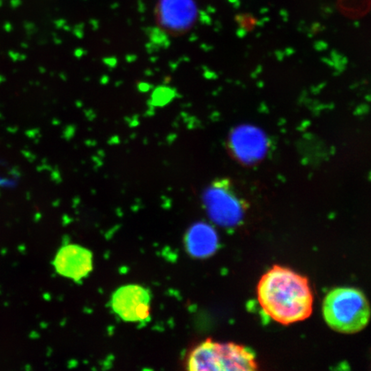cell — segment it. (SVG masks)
<instances>
[{"instance_id":"obj_3","label":"cell","mask_w":371,"mask_h":371,"mask_svg":"<svg viewBox=\"0 0 371 371\" xmlns=\"http://www.w3.org/2000/svg\"><path fill=\"white\" fill-rule=\"evenodd\" d=\"M188 371H253L258 370L254 351L236 344L208 338L198 344L187 356Z\"/></svg>"},{"instance_id":"obj_6","label":"cell","mask_w":371,"mask_h":371,"mask_svg":"<svg viewBox=\"0 0 371 371\" xmlns=\"http://www.w3.org/2000/svg\"><path fill=\"white\" fill-rule=\"evenodd\" d=\"M111 307L123 321L145 322L151 317V292L139 284H126L114 291Z\"/></svg>"},{"instance_id":"obj_1","label":"cell","mask_w":371,"mask_h":371,"mask_svg":"<svg viewBox=\"0 0 371 371\" xmlns=\"http://www.w3.org/2000/svg\"><path fill=\"white\" fill-rule=\"evenodd\" d=\"M257 298L269 317L285 326L305 321L313 312L314 298L308 278L277 265L259 281Z\"/></svg>"},{"instance_id":"obj_7","label":"cell","mask_w":371,"mask_h":371,"mask_svg":"<svg viewBox=\"0 0 371 371\" xmlns=\"http://www.w3.org/2000/svg\"><path fill=\"white\" fill-rule=\"evenodd\" d=\"M194 0H158L156 19L158 26L171 35L183 34L193 27L198 15Z\"/></svg>"},{"instance_id":"obj_2","label":"cell","mask_w":371,"mask_h":371,"mask_svg":"<svg viewBox=\"0 0 371 371\" xmlns=\"http://www.w3.org/2000/svg\"><path fill=\"white\" fill-rule=\"evenodd\" d=\"M322 314L326 323L334 331L353 335L367 327L371 309L368 299L360 290L338 287L324 298Z\"/></svg>"},{"instance_id":"obj_4","label":"cell","mask_w":371,"mask_h":371,"mask_svg":"<svg viewBox=\"0 0 371 371\" xmlns=\"http://www.w3.org/2000/svg\"><path fill=\"white\" fill-rule=\"evenodd\" d=\"M203 201L208 215L223 227H235L243 219L246 204L228 179L213 181L204 191Z\"/></svg>"},{"instance_id":"obj_9","label":"cell","mask_w":371,"mask_h":371,"mask_svg":"<svg viewBox=\"0 0 371 371\" xmlns=\"http://www.w3.org/2000/svg\"><path fill=\"white\" fill-rule=\"evenodd\" d=\"M186 245L188 252L195 257H207L217 248V233L208 224H195L187 232Z\"/></svg>"},{"instance_id":"obj_5","label":"cell","mask_w":371,"mask_h":371,"mask_svg":"<svg viewBox=\"0 0 371 371\" xmlns=\"http://www.w3.org/2000/svg\"><path fill=\"white\" fill-rule=\"evenodd\" d=\"M269 139L261 128L244 124L235 127L227 139V150L231 157L243 165L260 163L268 154Z\"/></svg>"},{"instance_id":"obj_8","label":"cell","mask_w":371,"mask_h":371,"mask_svg":"<svg viewBox=\"0 0 371 371\" xmlns=\"http://www.w3.org/2000/svg\"><path fill=\"white\" fill-rule=\"evenodd\" d=\"M53 264L58 274L80 282L93 270V254L81 245H65L58 251Z\"/></svg>"}]
</instances>
